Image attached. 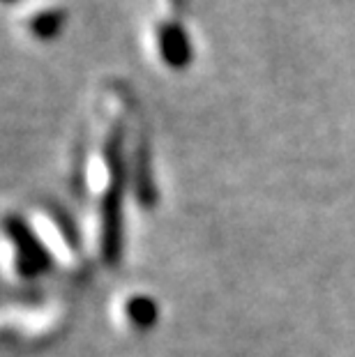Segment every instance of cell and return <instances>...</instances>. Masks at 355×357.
Here are the masks:
<instances>
[{"label":"cell","instance_id":"obj_1","mask_svg":"<svg viewBox=\"0 0 355 357\" xmlns=\"http://www.w3.org/2000/svg\"><path fill=\"white\" fill-rule=\"evenodd\" d=\"M104 171L107 189L102 196V222H100V252L107 265H118L123 258V208L130 169L125 162V129L113 123L104 139Z\"/></svg>","mask_w":355,"mask_h":357},{"label":"cell","instance_id":"obj_2","mask_svg":"<svg viewBox=\"0 0 355 357\" xmlns=\"http://www.w3.org/2000/svg\"><path fill=\"white\" fill-rule=\"evenodd\" d=\"M146 40L150 56L164 70L183 72V67L192 63L194 49L185 24L183 0H155Z\"/></svg>","mask_w":355,"mask_h":357},{"label":"cell","instance_id":"obj_3","mask_svg":"<svg viewBox=\"0 0 355 357\" xmlns=\"http://www.w3.org/2000/svg\"><path fill=\"white\" fill-rule=\"evenodd\" d=\"M5 233L14 247V263H17V275L24 279L44 277L54 270L56 258L51 254L37 231L30 226L24 217L10 215L5 219Z\"/></svg>","mask_w":355,"mask_h":357},{"label":"cell","instance_id":"obj_4","mask_svg":"<svg viewBox=\"0 0 355 357\" xmlns=\"http://www.w3.org/2000/svg\"><path fill=\"white\" fill-rule=\"evenodd\" d=\"M65 24V10L58 3H33L21 14V28L37 42L54 40Z\"/></svg>","mask_w":355,"mask_h":357},{"label":"cell","instance_id":"obj_5","mask_svg":"<svg viewBox=\"0 0 355 357\" xmlns=\"http://www.w3.org/2000/svg\"><path fill=\"white\" fill-rule=\"evenodd\" d=\"M137 162H134V192H137V201L141 208L153 210L157 203V187L153 178V164H150V148L146 141L139 143Z\"/></svg>","mask_w":355,"mask_h":357},{"label":"cell","instance_id":"obj_6","mask_svg":"<svg viewBox=\"0 0 355 357\" xmlns=\"http://www.w3.org/2000/svg\"><path fill=\"white\" fill-rule=\"evenodd\" d=\"M125 316L137 330H150L160 318V309H157V302L148 295H134L127 300Z\"/></svg>","mask_w":355,"mask_h":357}]
</instances>
